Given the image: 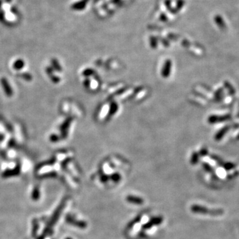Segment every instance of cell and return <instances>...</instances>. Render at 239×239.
<instances>
[{"label": "cell", "instance_id": "cell-2", "mask_svg": "<svg viewBox=\"0 0 239 239\" xmlns=\"http://www.w3.org/2000/svg\"><path fill=\"white\" fill-rule=\"evenodd\" d=\"M126 200L128 201L129 203H134V204H137V205H140L143 203V199H141L139 197H134V196H129L126 198Z\"/></svg>", "mask_w": 239, "mask_h": 239}, {"label": "cell", "instance_id": "cell-7", "mask_svg": "<svg viewBox=\"0 0 239 239\" xmlns=\"http://www.w3.org/2000/svg\"><path fill=\"white\" fill-rule=\"evenodd\" d=\"M141 229V223H136L135 225L133 226V227H132V235H134V234H136L137 233H138L139 230Z\"/></svg>", "mask_w": 239, "mask_h": 239}, {"label": "cell", "instance_id": "cell-4", "mask_svg": "<svg viewBox=\"0 0 239 239\" xmlns=\"http://www.w3.org/2000/svg\"><path fill=\"white\" fill-rule=\"evenodd\" d=\"M24 65L25 63L23 60L21 59H18L14 62L13 67H14L15 70H21V68H23Z\"/></svg>", "mask_w": 239, "mask_h": 239}, {"label": "cell", "instance_id": "cell-10", "mask_svg": "<svg viewBox=\"0 0 239 239\" xmlns=\"http://www.w3.org/2000/svg\"><path fill=\"white\" fill-rule=\"evenodd\" d=\"M69 239H70V238H69Z\"/></svg>", "mask_w": 239, "mask_h": 239}, {"label": "cell", "instance_id": "cell-6", "mask_svg": "<svg viewBox=\"0 0 239 239\" xmlns=\"http://www.w3.org/2000/svg\"><path fill=\"white\" fill-rule=\"evenodd\" d=\"M19 77H21L22 78H23L26 81H31L33 78L32 75L31 74L28 73H23L19 74Z\"/></svg>", "mask_w": 239, "mask_h": 239}, {"label": "cell", "instance_id": "cell-1", "mask_svg": "<svg viewBox=\"0 0 239 239\" xmlns=\"http://www.w3.org/2000/svg\"><path fill=\"white\" fill-rule=\"evenodd\" d=\"M0 82H1V85L2 88H3L4 92L6 93V95L8 96V97H11L12 95H14V90H13V88L11 86H10L9 83L6 78H1V80H0Z\"/></svg>", "mask_w": 239, "mask_h": 239}, {"label": "cell", "instance_id": "cell-3", "mask_svg": "<svg viewBox=\"0 0 239 239\" xmlns=\"http://www.w3.org/2000/svg\"><path fill=\"white\" fill-rule=\"evenodd\" d=\"M19 173V167H17L16 168H15L14 169L11 170H7V171H5L3 174L4 177H9V176H13V175H16L17 174H18Z\"/></svg>", "mask_w": 239, "mask_h": 239}, {"label": "cell", "instance_id": "cell-9", "mask_svg": "<svg viewBox=\"0 0 239 239\" xmlns=\"http://www.w3.org/2000/svg\"><path fill=\"white\" fill-rule=\"evenodd\" d=\"M52 64H53V67H54L56 68V70H60V67H58V65H57V63H56L55 60H52Z\"/></svg>", "mask_w": 239, "mask_h": 239}, {"label": "cell", "instance_id": "cell-8", "mask_svg": "<svg viewBox=\"0 0 239 239\" xmlns=\"http://www.w3.org/2000/svg\"><path fill=\"white\" fill-rule=\"evenodd\" d=\"M148 221H149L148 217H147V216H144L141 219V224H146L148 222Z\"/></svg>", "mask_w": 239, "mask_h": 239}, {"label": "cell", "instance_id": "cell-5", "mask_svg": "<svg viewBox=\"0 0 239 239\" xmlns=\"http://www.w3.org/2000/svg\"><path fill=\"white\" fill-rule=\"evenodd\" d=\"M68 222H71V223H73V224L74 225H75L76 226H77L78 227H80V228H85L86 227V224L85 222H83V221H75L73 219H71V218H68Z\"/></svg>", "mask_w": 239, "mask_h": 239}]
</instances>
